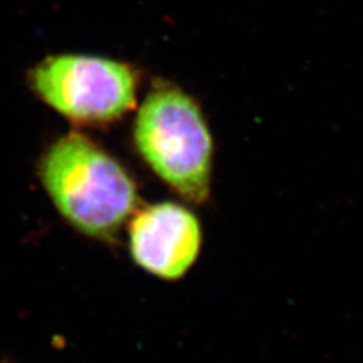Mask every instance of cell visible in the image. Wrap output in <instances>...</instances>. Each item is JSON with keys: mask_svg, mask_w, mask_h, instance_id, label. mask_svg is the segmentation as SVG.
I'll use <instances>...</instances> for the list:
<instances>
[{"mask_svg": "<svg viewBox=\"0 0 363 363\" xmlns=\"http://www.w3.org/2000/svg\"><path fill=\"white\" fill-rule=\"evenodd\" d=\"M38 176L61 217L97 241H116L140 206L138 186L128 168L82 133L53 141L40 157Z\"/></svg>", "mask_w": 363, "mask_h": 363, "instance_id": "cell-1", "label": "cell"}, {"mask_svg": "<svg viewBox=\"0 0 363 363\" xmlns=\"http://www.w3.org/2000/svg\"><path fill=\"white\" fill-rule=\"evenodd\" d=\"M133 144L145 165L179 197L203 204L211 197L213 140L199 101L157 79L136 112Z\"/></svg>", "mask_w": 363, "mask_h": 363, "instance_id": "cell-2", "label": "cell"}, {"mask_svg": "<svg viewBox=\"0 0 363 363\" xmlns=\"http://www.w3.org/2000/svg\"><path fill=\"white\" fill-rule=\"evenodd\" d=\"M40 100L77 126L105 128L138 105L141 74L135 65L97 55L60 53L29 74Z\"/></svg>", "mask_w": 363, "mask_h": 363, "instance_id": "cell-3", "label": "cell"}, {"mask_svg": "<svg viewBox=\"0 0 363 363\" xmlns=\"http://www.w3.org/2000/svg\"><path fill=\"white\" fill-rule=\"evenodd\" d=\"M128 236L133 262L164 280L184 277L197 262L203 244L197 215L174 201L136 209L129 220Z\"/></svg>", "mask_w": 363, "mask_h": 363, "instance_id": "cell-4", "label": "cell"}]
</instances>
